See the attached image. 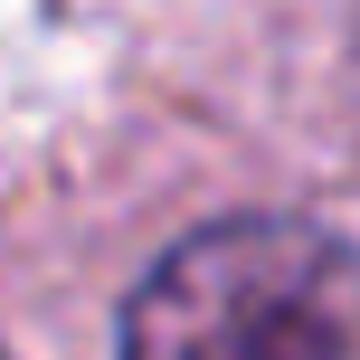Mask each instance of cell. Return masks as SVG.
I'll return each instance as SVG.
<instances>
[{
    "label": "cell",
    "mask_w": 360,
    "mask_h": 360,
    "mask_svg": "<svg viewBox=\"0 0 360 360\" xmlns=\"http://www.w3.org/2000/svg\"><path fill=\"white\" fill-rule=\"evenodd\" d=\"M124 360H360V256L313 218H218L143 275Z\"/></svg>",
    "instance_id": "cell-1"
}]
</instances>
